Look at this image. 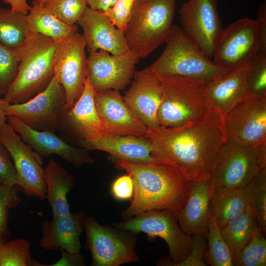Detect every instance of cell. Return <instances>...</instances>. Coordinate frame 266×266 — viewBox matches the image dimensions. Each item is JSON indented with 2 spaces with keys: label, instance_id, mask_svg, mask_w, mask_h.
Masks as SVG:
<instances>
[{
  "label": "cell",
  "instance_id": "obj_1",
  "mask_svg": "<svg viewBox=\"0 0 266 266\" xmlns=\"http://www.w3.org/2000/svg\"><path fill=\"white\" fill-rule=\"evenodd\" d=\"M153 164L172 166L191 182L210 179L218 152L227 141L222 116L211 110L202 118L179 127L148 130Z\"/></svg>",
  "mask_w": 266,
  "mask_h": 266
},
{
  "label": "cell",
  "instance_id": "obj_2",
  "mask_svg": "<svg viewBox=\"0 0 266 266\" xmlns=\"http://www.w3.org/2000/svg\"><path fill=\"white\" fill-rule=\"evenodd\" d=\"M116 167L125 170L134 184L133 199L121 213L127 219L147 211H179L189 196L192 182L177 168L166 165L138 164L116 159Z\"/></svg>",
  "mask_w": 266,
  "mask_h": 266
},
{
  "label": "cell",
  "instance_id": "obj_3",
  "mask_svg": "<svg viewBox=\"0 0 266 266\" xmlns=\"http://www.w3.org/2000/svg\"><path fill=\"white\" fill-rule=\"evenodd\" d=\"M57 43L42 35L29 37L14 50L19 65L16 76L3 97L10 104L23 103L44 90L54 76Z\"/></svg>",
  "mask_w": 266,
  "mask_h": 266
},
{
  "label": "cell",
  "instance_id": "obj_4",
  "mask_svg": "<svg viewBox=\"0 0 266 266\" xmlns=\"http://www.w3.org/2000/svg\"><path fill=\"white\" fill-rule=\"evenodd\" d=\"M161 56L144 70L195 79L206 85L227 72L218 67L184 31L173 25Z\"/></svg>",
  "mask_w": 266,
  "mask_h": 266
},
{
  "label": "cell",
  "instance_id": "obj_5",
  "mask_svg": "<svg viewBox=\"0 0 266 266\" xmlns=\"http://www.w3.org/2000/svg\"><path fill=\"white\" fill-rule=\"evenodd\" d=\"M177 0H135L124 31L129 50L139 59L166 43L172 27Z\"/></svg>",
  "mask_w": 266,
  "mask_h": 266
},
{
  "label": "cell",
  "instance_id": "obj_6",
  "mask_svg": "<svg viewBox=\"0 0 266 266\" xmlns=\"http://www.w3.org/2000/svg\"><path fill=\"white\" fill-rule=\"evenodd\" d=\"M162 86L158 118L163 127H179L194 123L211 110L206 85L190 78L155 74Z\"/></svg>",
  "mask_w": 266,
  "mask_h": 266
},
{
  "label": "cell",
  "instance_id": "obj_7",
  "mask_svg": "<svg viewBox=\"0 0 266 266\" xmlns=\"http://www.w3.org/2000/svg\"><path fill=\"white\" fill-rule=\"evenodd\" d=\"M116 223L118 229L133 233H144L150 238L160 237L166 243L171 261L164 265L177 266L189 255L193 236L180 228L174 213L169 209L153 210Z\"/></svg>",
  "mask_w": 266,
  "mask_h": 266
},
{
  "label": "cell",
  "instance_id": "obj_8",
  "mask_svg": "<svg viewBox=\"0 0 266 266\" xmlns=\"http://www.w3.org/2000/svg\"><path fill=\"white\" fill-rule=\"evenodd\" d=\"M84 230L85 246L92 256L91 266H118L139 261L134 250L133 235L107 225L101 226L92 217H85Z\"/></svg>",
  "mask_w": 266,
  "mask_h": 266
},
{
  "label": "cell",
  "instance_id": "obj_9",
  "mask_svg": "<svg viewBox=\"0 0 266 266\" xmlns=\"http://www.w3.org/2000/svg\"><path fill=\"white\" fill-rule=\"evenodd\" d=\"M258 50L257 22L243 18L223 29L212 61L218 67L228 72L250 65L257 57Z\"/></svg>",
  "mask_w": 266,
  "mask_h": 266
},
{
  "label": "cell",
  "instance_id": "obj_10",
  "mask_svg": "<svg viewBox=\"0 0 266 266\" xmlns=\"http://www.w3.org/2000/svg\"><path fill=\"white\" fill-rule=\"evenodd\" d=\"M86 47L82 34L78 32L57 43L53 62L54 77L66 92L64 109L70 108L83 91L88 77Z\"/></svg>",
  "mask_w": 266,
  "mask_h": 266
},
{
  "label": "cell",
  "instance_id": "obj_11",
  "mask_svg": "<svg viewBox=\"0 0 266 266\" xmlns=\"http://www.w3.org/2000/svg\"><path fill=\"white\" fill-rule=\"evenodd\" d=\"M222 118L227 141L248 146L266 141V97L249 94Z\"/></svg>",
  "mask_w": 266,
  "mask_h": 266
},
{
  "label": "cell",
  "instance_id": "obj_12",
  "mask_svg": "<svg viewBox=\"0 0 266 266\" xmlns=\"http://www.w3.org/2000/svg\"><path fill=\"white\" fill-rule=\"evenodd\" d=\"M261 169L251 146L227 141L220 148L210 177L212 192L246 187Z\"/></svg>",
  "mask_w": 266,
  "mask_h": 266
},
{
  "label": "cell",
  "instance_id": "obj_13",
  "mask_svg": "<svg viewBox=\"0 0 266 266\" xmlns=\"http://www.w3.org/2000/svg\"><path fill=\"white\" fill-rule=\"evenodd\" d=\"M0 140L10 153L24 195L46 199L44 169L42 158L20 137L8 122L0 127Z\"/></svg>",
  "mask_w": 266,
  "mask_h": 266
},
{
  "label": "cell",
  "instance_id": "obj_14",
  "mask_svg": "<svg viewBox=\"0 0 266 266\" xmlns=\"http://www.w3.org/2000/svg\"><path fill=\"white\" fill-rule=\"evenodd\" d=\"M66 101L64 88L53 76L47 87L32 99L23 103L9 104L5 113L34 130L54 133Z\"/></svg>",
  "mask_w": 266,
  "mask_h": 266
},
{
  "label": "cell",
  "instance_id": "obj_15",
  "mask_svg": "<svg viewBox=\"0 0 266 266\" xmlns=\"http://www.w3.org/2000/svg\"><path fill=\"white\" fill-rule=\"evenodd\" d=\"M217 0H188L179 9L182 29L210 59L223 30Z\"/></svg>",
  "mask_w": 266,
  "mask_h": 266
},
{
  "label": "cell",
  "instance_id": "obj_16",
  "mask_svg": "<svg viewBox=\"0 0 266 266\" xmlns=\"http://www.w3.org/2000/svg\"><path fill=\"white\" fill-rule=\"evenodd\" d=\"M139 58L130 50L113 55L99 50L87 59L88 78L95 92L123 90L131 83Z\"/></svg>",
  "mask_w": 266,
  "mask_h": 266
},
{
  "label": "cell",
  "instance_id": "obj_17",
  "mask_svg": "<svg viewBox=\"0 0 266 266\" xmlns=\"http://www.w3.org/2000/svg\"><path fill=\"white\" fill-rule=\"evenodd\" d=\"M95 91L87 77L83 91L73 105L61 112L57 129L78 140L94 141L103 134L95 105Z\"/></svg>",
  "mask_w": 266,
  "mask_h": 266
},
{
  "label": "cell",
  "instance_id": "obj_18",
  "mask_svg": "<svg viewBox=\"0 0 266 266\" xmlns=\"http://www.w3.org/2000/svg\"><path fill=\"white\" fill-rule=\"evenodd\" d=\"M119 91L109 89L95 93L103 134L145 136L147 127L127 106Z\"/></svg>",
  "mask_w": 266,
  "mask_h": 266
},
{
  "label": "cell",
  "instance_id": "obj_19",
  "mask_svg": "<svg viewBox=\"0 0 266 266\" xmlns=\"http://www.w3.org/2000/svg\"><path fill=\"white\" fill-rule=\"evenodd\" d=\"M7 120L21 138L41 158L56 155L77 168L94 163L87 150L67 144L54 132L34 130L13 116H7Z\"/></svg>",
  "mask_w": 266,
  "mask_h": 266
},
{
  "label": "cell",
  "instance_id": "obj_20",
  "mask_svg": "<svg viewBox=\"0 0 266 266\" xmlns=\"http://www.w3.org/2000/svg\"><path fill=\"white\" fill-rule=\"evenodd\" d=\"M133 78L124 100L149 130H156L160 127L158 113L162 96L161 82L155 74L144 69L135 71Z\"/></svg>",
  "mask_w": 266,
  "mask_h": 266
},
{
  "label": "cell",
  "instance_id": "obj_21",
  "mask_svg": "<svg viewBox=\"0 0 266 266\" xmlns=\"http://www.w3.org/2000/svg\"><path fill=\"white\" fill-rule=\"evenodd\" d=\"M89 54L99 50L117 55L129 50L124 32L115 26L103 12L88 6L78 22Z\"/></svg>",
  "mask_w": 266,
  "mask_h": 266
},
{
  "label": "cell",
  "instance_id": "obj_22",
  "mask_svg": "<svg viewBox=\"0 0 266 266\" xmlns=\"http://www.w3.org/2000/svg\"><path fill=\"white\" fill-rule=\"evenodd\" d=\"M85 217L84 212L79 211L53 217L51 221H44L41 224L42 236L39 246L49 251L62 249L70 254L80 253V238Z\"/></svg>",
  "mask_w": 266,
  "mask_h": 266
},
{
  "label": "cell",
  "instance_id": "obj_23",
  "mask_svg": "<svg viewBox=\"0 0 266 266\" xmlns=\"http://www.w3.org/2000/svg\"><path fill=\"white\" fill-rule=\"evenodd\" d=\"M79 141L82 148L87 151H104L116 159L138 164L153 163L151 157V141L146 136L103 134L94 141Z\"/></svg>",
  "mask_w": 266,
  "mask_h": 266
},
{
  "label": "cell",
  "instance_id": "obj_24",
  "mask_svg": "<svg viewBox=\"0 0 266 266\" xmlns=\"http://www.w3.org/2000/svg\"><path fill=\"white\" fill-rule=\"evenodd\" d=\"M212 193L210 179L192 182L184 207L174 213L182 231L192 236L206 237L209 219V205Z\"/></svg>",
  "mask_w": 266,
  "mask_h": 266
},
{
  "label": "cell",
  "instance_id": "obj_25",
  "mask_svg": "<svg viewBox=\"0 0 266 266\" xmlns=\"http://www.w3.org/2000/svg\"><path fill=\"white\" fill-rule=\"evenodd\" d=\"M250 65L237 67L206 85L211 110L222 116L249 94L247 77Z\"/></svg>",
  "mask_w": 266,
  "mask_h": 266
},
{
  "label": "cell",
  "instance_id": "obj_26",
  "mask_svg": "<svg viewBox=\"0 0 266 266\" xmlns=\"http://www.w3.org/2000/svg\"><path fill=\"white\" fill-rule=\"evenodd\" d=\"M46 199L52 209L53 217L70 214L67 195L74 187L75 178L58 162L51 159L44 169Z\"/></svg>",
  "mask_w": 266,
  "mask_h": 266
},
{
  "label": "cell",
  "instance_id": "obj_27",
  "mask_svg": "<svg viewBox=\"0 0 266 266\" xmlns=\"http://www.w3.org/2000/svg\"><path fill=\"white\" fill-rule=\"evenodd\" d=\"M247 186L212 192L209 205V217L215 218L220 229L228 222L240 215L249 205Z\"/></svg>",
  "mask_w": 266,
  "mask_h": 266
},
{
  "label": "cell",
  "instance_id": "obj_28",
  "mask_svg": "<svg viewBox=\"0 0 266 266\" xmlns=\"http://www.w3.org/2000/svg\"><path fill=\"white\" fill-rule=\"evenodd\" d=\"M25 23L29 37L42 35L57 43L78 32L76 24L69 25L47 11L43 6L32 3V8L26 15Z\"/></svg>",
  "mask_w": 266,
  "mask_h": 266
},
{
  "label": "cell",
  "instance_id": "obj_29",
  "mask_svg": "<svg viewBox=\"0 0 266 266\" xmlns=\"http://www.w3.org/2000/svg\"><path fill=\"white\" fill-rule=\"evenodd\" d=\"M257 228L253 211L249 204L240 215L228 222L220 229L232 254L233 265L240 251L250 241Z\"/></svg>",
  "mask_w": 266,
  "mask_h": 266
},
{
  "label": "cell",
  "instance_id": "obj_30",
  "mask_svg": "<svg viewBox=\"0 0 266 266\" xmlns=\"http://www.w3.org/2000/svg\"><path fill=\"white\" fill-rule=\"evenodd\" d=\"M26 15L11 8L0 7V43L12 50L20 47L29 37Z\"/></svg>",
  "mask_w": 266,
  "mask_h": 266
},
{
  "label": "cell",
  "instance_id": "obj_31",
  "mask_svg": "<svg viewBox=\"0 0 266 266\" xmlns=\"http://www.w3.org/2000/svg\"><path fill=\"white\" fill-rule=\"evenodd\" d=\"M206 237L208 249L204 253V261L211 266H233L231 252L213 216L209 217Z\"/></svg>",
  "mask_w": 266,
  "mask_h": 266
},
{
  "label": "cell",
  "instance_id": "obj_32",
  "mask_svg": "<svg viewBox=\"0 0 266 266\" xmlns=\"http://www.w3.org/2000/svg\"><path fill=\"white\" fill-rule=\"evenodd\" d=\"M30 249L25 238L0 242V266H45L32 258Z\"/></svg>",
  "mask_w": 266,
  "mask_h": 266
},
{
  "label": "cell",
  "instance_id": "obj_33",
  "mask_svg": "<svg viewBox=\"0 0 266 266\" xmlns=\"http://www.w3.org/2000/svg\"><path fill=\"white\" fill-rule=\"evenodd\" d=\"M249 204L258 228L266 233V167L261 169L247 185Z\"/></svg>",
  "mask_w": 266,
  "mask_h": 266
},
{
  "label": "cell",
  "instance_id": "obj_34",
  "mask_svg": "<svg viewBox=\"0 0 266 266\" xmlns=\"http://www.w3.org/2000/svg\"><path fill=\"white\" fill-rule=\"evenodd\" d=\"M233 266H266V239L258 227L250 241L240 251Z\"/></svg>",
  "mask_w": 266,
  "mask_h": 266
},
{
  "label": "cell",
  "instance_id": "obj_35",
  "mask_svg": "<svg viewBox=\"0 0 266 266\" xmlns=\"http://www.w3.org/2000/svg\"><path fill=\"white\" fill-rule=\"evenodd\" d=\"M17 185H0V242L9 240L12 235L8 227L9 211L21 203Z\"/></svg>",
  "mask_w": 266,
  "mask_h": 266
},
{
  "label": "cell",
  "instance_id": "obj_36",
  "mask_svg": "<svg viewBox=\"0 0 266 266\" xmlns=\"http://www.w3.org/2000/svg\"><path fill=\"white\" fill-rule=\"evenodd\" d=\"M42 6L47 11L69 25L78 23L88 7L86 0H50Z\"/></svg>",
  "mask_w": 266,
  "mask_h": 266
},
{
  "label": "cell",
  "instance_id": "obj_37",
  "mask_svg": "<svg viewBox=\"0 0 266 266\" xmlns=\"http://www.w3.org/2000/svg\"><path fill=\"white\" fill-rule=\"evenodd\" d=\"M19 62L14 50L0 43V96H4L14 81Z\"/></svg>",
  "mask_w": 266,
  "mask_h": 266
},
{
  "label": "cell",
  "instance_id": "obj_38",
  "mask_svg": "<svg viewBox=\"0 0 266 266\" xmlns=\"http://www.w3.org/2000/svg\"><path fill=\"white\" fill-rule=\"evenodd\" d=\"M247 83L249 94L266 97V55L258 54L250 64Z\"/></svg>",
  "mask_w": 266,
  "mask_h": 266
},
{
  "label": "cell",
  "instance_id": "obj_39",
  "mask_svg": "<svg viewBox=\"0 0 266 266\" xmlns=\"http://www.w3.org/2000/svg\"><path fill=\"white\" fill-rule=\"evenodd\" d=\"M135 0H116L106 15L113 25L124 32L130 19Z\"/></svg>",
  "mask_w": 266,
  "mask_h": 266
},
{
  "label": "cell",
  "instance_id": "obj_40",
  "mask_svg": "<svg viewBox=\"0 0 266 266\" xmlns=\"http://www.w3.org/2000/svg\"><path fill=\"white\" fill-rule=\"evenodd\" d=\"M2 185L19 186V181L11 155L0 140V185Z\"/></svg>",
  "mask_w": 266,
  "mask_h": 266
},
{
  "label": "cell",
  "instance_id": "obj_41",
  "mask_svg": "<svg viewBox=\"0 0 266 266\" xmlns=\"http://www.w3.org/2000/svg\"><path fill=\"white\" fill-rule=\"evenodd\" d=\"M206 237L193 236L192 250L188 256L177 266H205L204 255L207 248Z\"/></svg>",
  "mask_w": 266,
  "mask_h": 266
},
{
  "label": "cell",
  "instance_id": "obj_42",
  "mask_svg": "<svg viewBox=\"0 0 266 266\" xmlns=\"http://www.w3.org/2000/svg\"><path fill=\"white\" fill-rule=\"evenodd\" d=\"M134 190L133 179L129 174L119 177L111 186L113 196L119 200H126L132 198L133 196Z\"/></svg>",
  "mask_w": 266,
  "mask_h": 266
},
{
  "label": "cell",
  "instance_id": "obj_43",
  "mask_svg": "<svg viewBox=\"0 0 266 266\" xmlns=\"http://www.w3.org/2000/svg\"><path fill=\"white\" fill-rule=\"evenodd\" d=\"M258 54L266 55V2L261 3L257 12Z\"/></svg>",
  "mask_w": 266,
  "mask_h": 266
},
{
  "label": "cell",
  "instance_id": "obj_44",
  "mask_svg": "<svg viewBox=\"0 0 266 266\" xmlns=\"http://www.w3.org/2000/svg\"><path fill=\"white\" fill-rule=\"evenodd\" d=\"M61 253V258L55 263L49 265V266H85L84 260L80 253L70 254L59 249Z\"/></svg>",
  "mask_w": 266,
  "mask_h": 266
},
{
  "label": "cell",
  "instance_id": "obj_45",
  "mask_svg": "<svg viewBox=\"0 0 266 266\" xmlns=\"http://www.w3.org/2000/svg\"><path fill=\"white\" fill-rule=\"evenodd\" d=\"M116 1V0H86L89 7L103 13L110 9Z\"/></svg>",
  "mask_w": 266,
  "mask_h": 266
},
{
  "label": "cell",
  "instance_id": "obj_46",
  "mask_svg": "<svg viewBox=\"0 0 266 266\" xmlns=\"http://www.w3.org/2000/svg\"><path fill=\"white\" fill-rule=\"evenodd\" d=\"M4 3L9 4L12 10L27 14L32 8L27 2V0H2Z\"/></svg>",
  "mask_w": 266,
  "mask_h": 266
},
{
  "label": "cell",
  "instance_id": "obj_47",
  "mask_svg": "<svg viewBox=\"0 0 266 266\" xmlns=\"http://www.w3.org/2000/svg\"><path fill=\"white\" fill-rule=\"evenodd\" d=\"M251 146L257 156L260 168L266 167V141Z\"/></svg>",
  "mask_w": 266,
  "mask_h": 266
},
{
  "label": "cell",
  "instance_id": "obj_48",
  "mask_svg": "<svg viewBox=\"0 0 266 266\" xmlns=\"http://www.w3.org/2000/svg\"><path fill=\"white\" fill-rule=\"evenodd\" d=\"M9 104L10 103L5 100L3 98L0 97V127L7 121L5 110Z\"/></svg>",
  "mask_w": 266,
  "mask_h": 266
},
{
  "label": "cell",
  "instance_id": "obj_49",
  "mask_svg": "<svg viewBox=\"0 0 266 266\" xmlns=\"http://www.w3.org/2000/svg\"><path fill=\"white\" fill-rule=\"evenodd\" d=\"M50 0H32V3L42 6Z\"/></svg>",
  "mask_w": 266,
  "mask_h": 266
},
{
  "label": "cell",
  "instance_id": "obj_50",
  "mask_svg": "<svg viewBox=\"0 0 266 266\" xmlns=\"http://www.w3.org/2000/svg\"><path fill=\"white\" fill-rule=\"evenodd\" d=\"M265 1H266V0H264Z\"/></svg>",
  "mask_w": 266,
  "mask_h": 266
}]
</instances>
